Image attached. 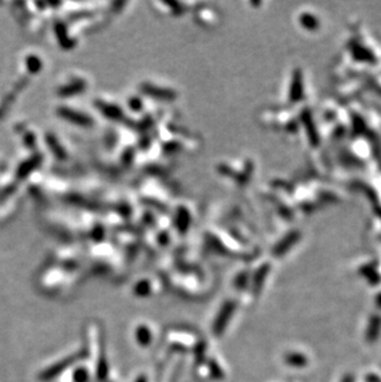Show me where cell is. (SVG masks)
Wrapping results in <instances>:
<instances>
[{"label":"cell","instance_id":"6da1fadb","mask_svg":"<svg viewBox=\"0 0 381 382\" xmlns=\"http://www.w3.org/2000/svg\"><path fill=\"white\" fill-rule=\"evenodd\" d=\"M233 312H234V304L233 303L224 304V307H223L222 311H220L219 316H218V319L215 320V323H214V332L215 333L220 334L223 332V330H224L226 323H228V320L230 319Z\"/></svg>","mask_w":381,"mask_h":382},{"label":"cell","instance_id":"7a4b0ae2","mask_svg":"<svg viewBox=\"0 0 381 382\" xmlns=\"http://www.w3.org/2000/svg\"><path fill=\"white\" fill-rule=\"evenodd\" d=\"M381 332V316L374 314L369 320V327L366 329V340L375 341L379 338Z\"/></svg>","mask_w":381,"mask_h":382},{"label":"cell","instance_id":"3957f363","mask_svg":"<svg viewBox=\"0 0 381 382\" xmlns=\"http://www.w3.org/2000/svg\"><path fill=\"white\" fill-rule=\"evenodd\" d=\"M285 361L289 365L294 366V367H303V366L307 365L308 360L305 355L300 354V352H290L285 357Z\"/></svg>","mask_w":381,"mask_h":382},{"label":"cell","instance_id":"277c9868","mask_svg":"<svg viewBox=\"0 0 381 382\" xmlns=\"http://www.w3.org/2000/svg\"><path fill=\"white\" fill-rule=\"evenodd\" d=\"M138 339L140 343L148 344L151 339V333L149 332L146 328H140V329L138 330Z\"/></svg>","mask_w":381,"mask_h":382},{"label":"cell","instance_id":"5b68a950","mask_svg":"<svg viewBox=\"0 0 381 382\" xmlns=\"http://www.w3.org/2000/svg\"><path fill=\"white\" fill-rule=\"evenodd\" d=\"M88 378V373L86 370L81 368V370H77L76 373H74V380L77 382H86Z\"/></svg>","mask_w":381,"mask_h":382},{"label":"cell","instance_id":"8992f818","mask_svg":"<svg viewBox=\"0 0 381 382\" xmlns=\"http://www.w3.org/2000/svg\"><path fill=\"white\" fill-rule=\"evenodd\" d=\"M342 382H354V378L351 375H346L344 378H343Z\"/></svg>","mask_w":381,"mask_h":382},{"label":"cell","instance_id":"52a82bcc","mask_svg":"<svg viewBox=\"0 0 381 382\" xmlns=\"http://www.w3.org/2000/svg\"><path fill=\"white\" fill-rule=\"evenodd\" d=\"M376 303H377V306H379V307H380V308H381V296H380V297H379V298H377V301H376Z\"/></svg>","mask_w":381,"mask_h":382},{"label":"cell","instance_id":"ba28073f","mask_svg":"<svg viewBox=\"0 0 381 382\" xmlns=\"http://www.w3.org/2000/svg\"><path fill=\"white\" fill-rule=\"evenodd\" d=\"M138 382H145V378H143V377H141V378H139Z\"/></svg>","mask_w":381,"mask_h":382}]
</instances>
